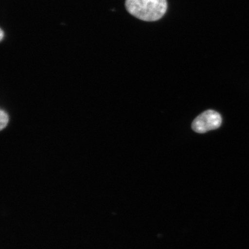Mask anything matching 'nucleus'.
I'll return each mask as SVG.
<instances>
[{"label":"nucleus","mask_w":249,"mask_h":249,"mask_svg":"<svg viewBox=\"0 0 249 249\" xmlns=\"http://www.w3.org/2000/svg\"><path fill=\"white\" fill-rule=\"evenodd\" d=\"M125 6L129 13L139 19L154 21L166 13L167 3L166 0H126Z\"/></svg>","instance_id":"f257e3e1"},{"label":"nucleus","mask_w":249,"mask_h":249,"mask_svg":"<svg viewBox=\"0 0 249 249\" xmlns=\"http://www.w3.org/2000/svg\"><path fill=\"white\" fill-rule=\"evenodd\" d=\"M222 123V117L217 111L207 110L196 117L192 124V128L198 133H206L217 129Z\"/></svg>","instance_id":"f03ea898"},{"label":"nucleus","mask_w":249,"mask_h":249,"mask_svg":"<svg viewBox=\"0 0 249 249\" xmlns=\"http://www.w3.org/2000/svg\"><path fill=\"white\" fill-rule=\"evenodd\" d=\"M0 119H1V124H0V129L2 130L7 125L9 121V117L6 112L1 110L0 113Z\"/></svg>","instance_id":"7ed1b4c3"},{"label":"nucleus","mask_w":249,"mask_h":249,"mask_svg":"<svg viewBox=\"0 0 249 249\" xmlns=\"http://www.w3.org/2000/svg\"><path fill=\"white\" fill-rule=\"evenodd\" d=\"M3 36H4V33H3L2 30H1V33H0V39H1V40L2 39Z\"/></svg>","instance_id":"20e7f679"}]
</instances>
